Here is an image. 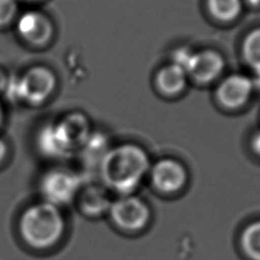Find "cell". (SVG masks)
Returning <instances> with one entry per match:
<instances>
[{
  "mask_svg": "<svg viewBox=\"0 0 260 260\" xmlns=\"http://www.w3.org/2000/svg\"><path fill=\"white\" fill-rule=\"evenodd\" d=\"M241 56L244 63L256 75H260V26L252 28L244 36Z\"/></svg>",
  "mask_w": 260,
  "mask_h": 260,
  "instance_id": "4fadbf2b",
  "label": "cell"
},
{
  "mask_svg": "<svg viewBox=\"0 0 260 260\" xmlns=\"http://www.w3.org/2000/svg\"><path fill=\"white\" fill-rule=\"evenodd\" d=\"M244 5H250L252 8H258L260 7V0H244Z\"/></svg>",
  "mask_w": 260,
  "mask_h": 260,
  "instance_id": "d6986e66",
  "label": "cell"
},
{
  "mask_svg": "<svg viewBox=\"0 0 260 260\" xmlns=\"http://www.w3.org/2000/svg\"><path fill=\"white\" fill-rule=\"evenodd\" d=\"M17 5L15 0H0V26L10 22L15 16Z\"/></svg>",
  "mask_w": 260,
  "mask_h": 260,
  "instance_id": "e0dca14e",
  "label": "cell"
},
{
  "mask_svg": "<svg viewBox=\"0 0 260 260\" xmlns=\"http://www.w3.org/2000/svg\"><path fill=\"white\" fill-rule=\"evenodd\" d=\"M109 211L114 223L127 231L143 229L150 217L148 206L141 199L130 195H124L113 201Z\"/></svg>",
  "mask_w": 260,
  "mask_h": 260,
  "instance_id": "8992f818",
  "label": "cell"
},
{
  "mask_svg": "<svg viewBox=\"0 0 260 260\" xmlns=\"http://www.w3.org/2000/svg\"><path fill=\"white\" fill-rule=\"evenodd\" d=\"M250 147L252 151L260 156V129L255 131L250 138Z\"/></svg>",
  "mask_w": 260,
  "mask_h": 260,
  "instance_id": "ac0fdd59",
  "label": "cell"
},
{
  "mask_svg": "<svg viewBox=\"0 0 260 260\" xmlns=\"http://www.w3.org/2000/svg\"><path fill=\"white\" fill-rule=\"evenodd\" d=\"M185 68L175 62L162 66L155 75V85L160 93L174 98L185 91L189 84Z\"/></svg>",
  "mask_w": 260,
  "mask_h": 260,
  "instance_id": "30bf717a",
  "label": "cell"
},
{
  "mask_svg": "<svg viewBox=\"0 0 260 260\" xmlns=\"http://www.w3.org/2000/svg\"><path fill=\"white\" fill-rule=\"evenodd\" d=\"M6 151H7L6 144L4 143V141H3V140H1V139H0V161L5 157Z\"/></svg>",
  "mask_w": 260,
  "mask_h": 260,
  "instance_id": "ffe728a7",
  "label": "cell"
},
{
  "mask_svg": "<svg viewBox=\"0 0 260 260\" xmlns=\"http://www.w3.org/2000/svg\"><path fill=\"white\" fill-rule=\"evenodd\" d=\"M81 205L83 210L89 214H99L107 208H110V201L102 191L98 189H91L82 197Z\"/></svg>",
  "mask_w": 260,
  "mask_h": 260,
  "instance_id": "2e32d148",
  "label": "cell"
},
{
  "mask_svg": "<svg viewBox=\"0 0 260 260\" xmlns=\"http://www.w3.org/2000/svg\"><path fill=\"white\" fill-rule=\"evenodd\" d=\"M57 127L69 149L85 142L88 138V124L80 114L69 115Z\"/></svg>",
  "mask_w": 260,
  "mask_h": 260,
  "instance_id": "8fae6325",
  "label": "cell"
},
{
  "mask_svg": "<svg viewBox=\"0 0 260 260\" xmlns=\"http://www.w3.org/2000/svg\"><path fill=\"white\" fill-rule=\"evenodd\" d=\"M2 121H3V112H2V109L0 106V124L2 123Z\"/></svg>",
  "mask_w": 260,
  "mask_h": 260,
  "instance_id": "7402d4cb",
  "label": "cell"
},
{
  "mask_svg": "<svg viewBox=\"0 0 260 260\" xmlns=\"http://www.w3.org/2000/svg\"><path fill=\"white\" fill-rule=\"evenodd\" d=\"M78 188V177L63 170L48 172L41 181V192L45 201L56 206L70 202L76 195Z\"/></svg>",
  "mask_w": 260,
  "mask_h": 260,
  "instance_id": "52a82bcc",
  "label": "cell"
},
{
  "mask_svg": "<svg viewBox=\"0 0 260 260\" xmlns=\"http://www.w3.org/2000/svg\"><path fill=\"white\" fill-rule=\"evenodd\" d=\"M64 229L65 221L59 207L46 201L27 207L19 219L23 241L36 249L54 246L61 239Z\"/></svg>",
  "mask_w": 260,
  "mask_h": 260,
  "instance_id": "7a4b0ae2",
  "label": "cell"
},
{
  "mask_svg": "<svg viewBox=\"0 0 260 260\" xmlns=\"http://www.w3.org/2000/svg\"><path fill=\"white\" fill-rule=\"evenodd\" d=\"M55 84L53 72L46 67L37 66L28 69L21 76L15 85L14 92L31 105H40L53 92Z\"/></svg>",
  "mask_w": 260,
  "mask_h": 260,
  "instance_id": "5b68a950",
  "label": "cell"
},
{
  "mask_svg": "<svg viewBox=\"0 0 260 260\" xmlns=\"http://www.w3.org/2000/svg\"><path fill=\"white\" fill-rule=\"evenodd\" d=\"M225 67L223 55L214 49L192 51L184 66L189 80L201 85L217 82L223 76Z\"/></svg>",
  "mask_w": 260,
  "mask_h": 260,
  "instance_id": "277c9868",
  "label": "cell"
},
{
  "mask_svg": "<svg viewBox=\"0 0 260 260\" xmlns=\"http://www.w3.org/2000/svg\"><path fill=\"white\" fill-rule=\"evenodd\" d=\"M206 8L212 18L221 23L237 20L244 8V0H206Z\"/></svg>",
  "mask_w": 260,
  "mask_h": 260,
  "instance_id": "7c38bea8",
  "label": "cell"
},
{
  "mask_svg": "<svg viewBox=\"0 0 260 260\" xmlns=\"http://www.w3.org/2000/svg\"><path fill=\"white\" fill-rule=\"evenodd\" d=\"M151 182L155 189L162 193H174L187 182V171L184 165L174 158H162L150 169Z\"/></svg>",
  "mask_w": 260,
  "mask_h": 260,
  "instance_id": "ba28073f",
  "label": "cell"
},
{
  "mask_svg": "<svg viewBox=\"0 0 260 260\" xmlns=\"http://www.w3.org/2000/svg\"><path fill=\"white\" fill-rule=\"evenodd\" d=\"M19 36L34 45L46 44L53 35V25L43 13L27 11L23 13L16 24Z\"/></svg>",
  "mask_w": 260,
  "mask_h": 260,
  "instance_id": "9c48e42d",
  "label": "cell"
},
{
  "mask_svg": "<svg viewBox=\"0 0 260 260\" xmlns=\"http://www.w3.org/2000/svg\"><path fill=\"white\" fill-rule=\"evenodd\" d=\"M149 170L146 151L134 144H124L108 151L102 161L104 182L122 196L133 192Z\"/></svg>",
  "mask_w": 260,
  "mask_h": 260,
  "instance_id": "6da1fadb",
  "label": "cell"
},
{
  "mask_svg": "<svg viewBox=\"0 0 260 260\" xmlns=\"http://www.w3.org/2000/svg\"><path fill=\"white\" fill-rule=\"evenodd\" d=\"M241 248L251 260H260V220L245 228L241 235Z\"/></svg>",
  "mask_w": 260,
  "mask_h": 260,
  "instance_id": "9a60e30c",
  "label": "cell"
},
{
  "mask_svg": "<svg viewBox=\"0 0 260 260\" xmlns=\"http://www.w3.org/2000/svg\"><path fill=\"white\" fill-rule=\"evenodd\" d=\"M256 82L254 78L242 72L223 75L214 89V99L219 107L228 111H235L245 107L252 99Z\"/></svg>",
  "mask_w": 260,
  "mask_h": 260,
  "instance_id": "3957f363",
  "label": "cell"
},
{
  "mask_svg": "<svg viewBox=\"0 0 260 260\" xmlns=\"http://www.w3.org/2000/svg\"><path fill=\"white\" fill-rule=\"evenodd\" d=\"M5 83H6L5 75L3 74V72L0 71V91L5 87Z\"/></svg>",
  "mask_w": 260,
  "mask_h": 260,
  "instance_id": "44dd1931",
  "label": "cell"
},
{
  "mask_svg": "<svg viewBox=\"0 0 260 260\" xmlns=\"http://www.w3.org/2000/svg\"><path fill=\"white\" fill-rule=\"evenodd\" d=\"M39 145L46 155L54 157H61L70 150L62 139L57 125H48L41 131Z\"/></svg>",
  "mask_w": 260,
  "mask_h": 260,
  "instance_id": "5bb4252c",
  "label": "cell"
}]
</instances>
